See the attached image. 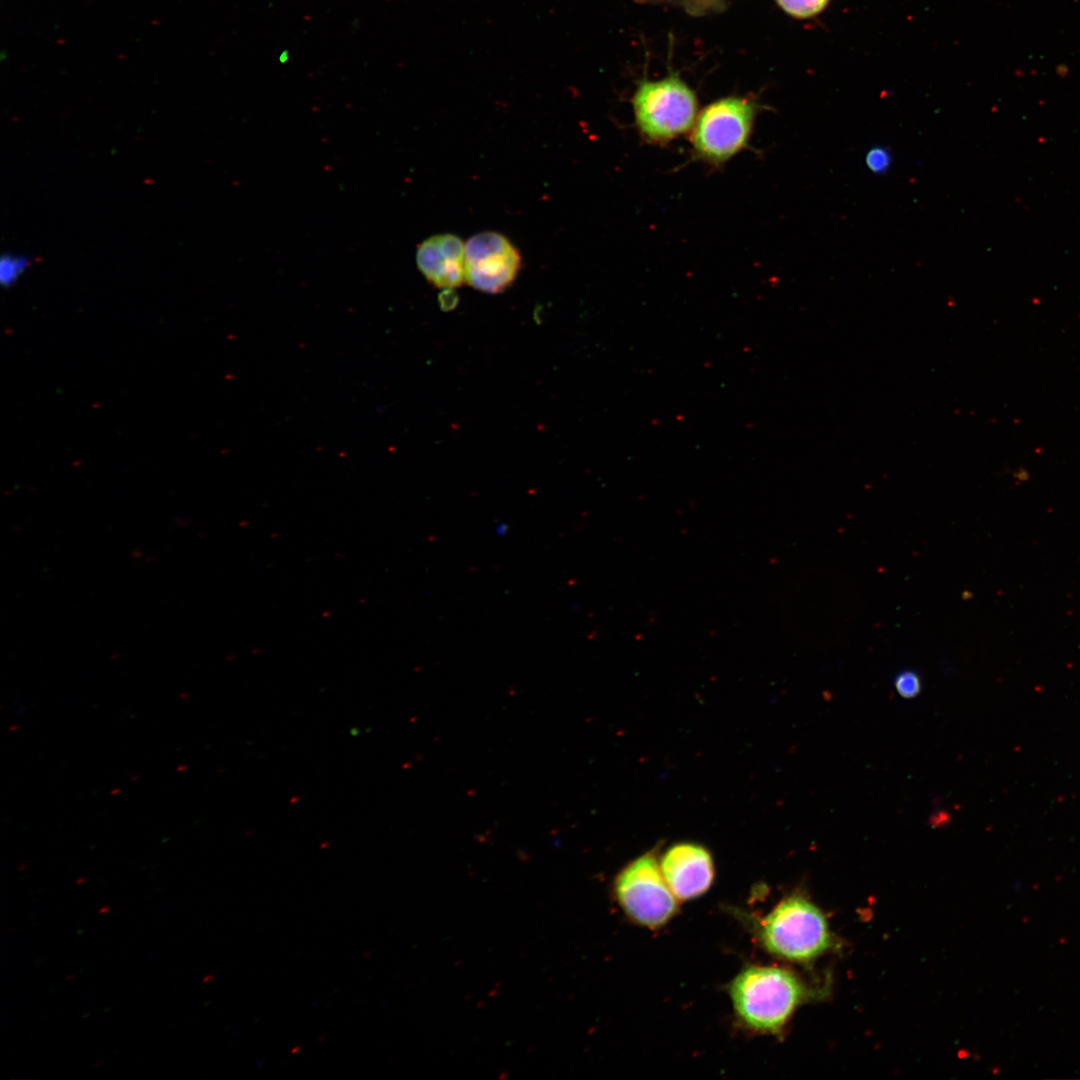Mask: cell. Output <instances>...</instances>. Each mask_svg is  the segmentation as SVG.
<instances>
[{
    "mask_svg": "<svg viewBox=\"0 0 1080 1080\" xmlns=\"http://www.w3.org/2000/svg\"><path fill=\"white\" fill-rule=\"evenodd\" d=\"M729 993L738 1017L751 1029L779 1033L807 989L792 972L778 967L752 966L731 982Z\"/></svg>",
    "mask_w": 1080,
    "mask_h": 1080,
    "instance_id": "6da1fadb",
    "label": "cell"
},
{
    "mask_svg": "<svg viewBox=\"0 0 1080 1080\" xmlns=\"http://www.w3.org/2000/svg\"><path fill=\"white\" fill-rule=\"evenodd\" d=\"M758 937L767 951L794 961H811L832 946L823 913L800 895L783 899L759 924Z\"/></svg>",
    "mask_w": 1080,
    "mask_h": 1080,
    "instance_id": "7a4b0ae2",
    "label": "cell"
},
{
    "mask_svg": "<svg viewBox=\"0 0 1080 1080\" xmlns=\"http://www.w3.org/2000/svg\"><path fill=\"white\" fill-rule=\"evenodd\" d=\"M632 106L640 135L654 144H665L687 133L698 116L694 91L674 75L641 81Z\"/></svg>",
    "mask_w": 1080,
    "mask_h": 1080,
    "instance_id": "3957f363",
    "label": "cell"
},
{
    "mask_svg": "<svg viewBox=\"0 0 1080 1080\" xmlns=\"http://www.w3.org/2000/svg\"><path fill=\"white\" fill-rule=\"evenodd\" d=\"M756 112L751 100L737 96L707 105L698 114L691 134L695 156L711 165L727 162L748 145Z\"/></svg>",
    "mask_w": 1080,
    "mask_h": 1080,
    "instance_id": "277c9868",
    "label": "cell"
},
{
    "mask_svg": "<svg viewBox=\"0 0 1080 1080\" xmlns=\"http://www.w3.org/2000/svg\"><path fill=\"white\" fill-rule=\"evenodd\" d=\"M614 892L624 912L646 927L664 925L677 911V898L652 852L634 859L617 874Z\"/></svg>",
    "mask_w": 1080,
    "mask_h": 1080,
    "instance_id": "5b68a950",
    "label": "cell"
},
{
    "mask_svg": "<svg viewBox=\"0 0 1080 1080\" xmlns=\"http://www.w3.org/2000/svg\"><path fill=\"white\" fill-rule=\"evenodd\" d=\"M520 254L504 235L482 232L465 244V280L486 293H500L516 278Z\"/></svg>",
    "mask_w": 1080,
    "mask_h": 1080,
    "instance_id": "8992f818",
    "label": "cell"
},
{
    "mask_svg": "<svg viewBox=\"0 0 1080 1080\" xmlns=\"http://www.w3.org/2000/svg\"><path fill=\"white\" fill-rule=\"evenodd\" d=\"M659 865L671 891L681 900L702 895L714 879L712 856L697 843L673 844L663 853Z\"/></svg>",
    "mask_w": 1080,
    "mask_h": 1080,
    "instance_id": "52a82bcc",
    "label": "cell"
},
{
    "mask_svg": "<svg viewBox=\"0 0 1080 1080\" xmlns=\"http://www.w3.org/2000/svg\"><path fill=\"white\" fill-rule=\"evenodd\" d=\"M418 269L435 287L453 289L465 280V244L453 234L424 240L416 253Z\"/></svg>",
    "mask_w": 1080,
    "mask_h": 1080,
    "instance_id": "ba28073f",
    "label": "cell"
},
{
    "mask_svg": "<svg viewBox=\"0 0 1080 1080\" xmlns=\"http://www.w3.org/2000/svg\"><path fill=\"white\" fill-rule=\"evenodd\" d=\"M789 15L805 19L822 12L831 0H775Z\"/></svg>",
    "mask_w": 1080,
    "mask_h": 1080,
    "instance_id": "9c48e42d",
    "label": "cell"
},
{
    "mask_svg": "<svg viewBox=\"0 0 1080 1080\" xmlns=\"http://www.w3.org/2000/svg\"><path fill=\"white\" fill-rule=\"evenodd\" d=\"M892 162L893 156L890 149L883 145L872 146L865 155V164L875 175L886 174Z\"/></svg>",
    "mask_w": 1080,
    "mask_h": 1080,
    "instance_id": "30bf717a",
    "label": "cell"
},
{
    "mask_svg": "<svg viewBox=\"0 0 1080 1080\" xmlns=\"http://www.w3.org/2000/svg\"><path fill=\"white\" fill-rule=\"evenodd\" d=\"M29 265L23 256L4 255L0 262V279L4 286H11Z\"/></svg>",
    "mask_w": 1080,
    "mask_h": 1080,
    "instance_id": "8fae6325",
    "label": "cell"
},
{
    "mask_svg": "<svg viewBox=\"0 0 1080 1080\" xmlns=\"http://www.w3.org/2000/svg\"><path fill=\"white\" fill-rule=\"evenodd\" d=\"M897 693L906 699L918 696L921 692V679L917 672L905 670L900 672L894 681Z\"/></svg>",
    "mask_w": 1080,
    "mask_h": 1080,
    "instance_id": "7c38bea8",
    "label": "cell"
},
{
    "mask_svg": "<svg viewBox=\"0 0 1080 1080\" xmlns=\"http://www.w3.org/2000/svg\"><path fill=\"white\" fill-rule=\"evenodd\" d=\"M109 910H110V907H109V906H103V907H102V908H101V909L99 910V912H98V913H99V914H104V913L108 912Z\"/></svg>",
    "mask_w": 1080,
    "mask_h": 1080,
    "instance_id": "4fadbf2b",
    "label": "cell"
}]
</instances>
